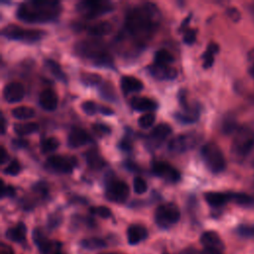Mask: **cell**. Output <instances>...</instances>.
Segmentation results:
<instances>
[{
    "instance_id": "4316f807",
    "label": "cell",
    "mask_w": 254,
    "mask_h": 254,
    "mask_svg": "<svg viewBox=\"0 0 254 254\" xmlns=\"http://www.w3.org/2000/svg\"><path fill=\"white\" fill-rule=\"evenodd\" d=\"M13 129L17 135L25 136V135L37 132L39 130V125L36 122L16 123L13 125Z\"/></svg>"
},
{
    "instance_id": "4fadbf2b",
    "label": "cell",
    "mask_w": 254,
    "mask_h": 254,
    "mask_svg": "<svg viewBox=\"0 0 254 254\" xmlns=\"http://www.w3.org/2000/svg\"><path fill=\"white\" fill-rule=\"evenodd\" d=\"M172 133L171 126L167 123H160L156 127L152 129L151 133L148 136L147 144L150 148H157L159 147L167 137Z\"/></svg>"
},
{
    "instance_id": "db71d44e",
    "label": "cell",
    "mask_w": 254,
    "mask_h": 254,
    "mask_svg": "<svg viewBox=\"0 0 254 254\" xmlns=\"http://www.w3.org/2000/svg\"><path fill=\"white\" fill-rule=\"evenodd\" d=\"M249 72H250V74H251V75H252V77L254 78V64H253V65H252V67L250 68Z\"/></svg>"
},
{
    "instance_id": "30bf717a",
    "label": "cell",
    "mask_w": 254,
    "mask_h": 254,
    "mask_svg": "<svg viewBox=\"0 0 254 254\" xmlns=\"http://www.w3.org/2000/svg\"><path fill=\"white\" fill-rule=\"evenodd\" d=\"M129 196V187L125 182L110 178L107 181L106 197L114 202H124Z\"/></svg>"
},
{
    "instance_id": "11a10c76",
    "label": "cell",
    "mask_w": 254,
    "mask_h": 254,
    "mask_svg": "<svg viewBox=\"0 0 254 254\" xmlns=\"http://www.w3.org/2000/svg\"><path fill=\"white\" fill-rule=\"evenodd\" d=\"M106 254H116V253H106Z\"/></svg>"
},
{
    "instance_id": "74e56055",
    "label": "cell",
    "mask_w": 254,
    "mask_h": 254,
    "mask_svg": "<svg viewBox=\"0 0 254 254\" xmlns=\"http://www.w3.org/2000/svg\"><path fill=\"white\" fill-rule=\"evenodd\" d=\"M155 114L152 112H147L145 114H143L142 116L139 117L138 119V124L141 127V128L147 129L150 128V127L153 126L154 122H155Z\"/></svg>"
},
{
    "instance_id": "681fc988",
    "label": "cell",
    "mask_w": 254,
    "mask_h": 254,
    "mask_svg": "<svg viewBox=\"0 0 254 254\" xmlns=\"http://www.w3.org/2000/svg\"><path fill=\"white\" fill-rule=\"evenodd\" d=\"M227 15H228V17L232 18V20L235 21V22H236L240 19V14H239L238 10L235 7H232V8L227 10Z\"/></svg>"
},
{
    "instance_id": "f1b7e54d",
    "label": "cell",
    "mask_w": 254,
    "mask_h": 254,
    "mask_svg": "<svg viewBox=\"0 0 254 254\" xmlns=\"http://www.w3.org/2000/svg\"><path fill=\"white\" fill-rule=\"evenodd\" d=\"M218 45L215 42H212L209 44L207 51L202 54V60H204V68L209 69L213 66L215 62V55L218 52Z\"/></svg>"
},
{
    "instance_id": "c3c4849f",
    "label": "cell",
    "mask_w": 254,
    "mask_h": 254,
    "mask_svg": "<svg viewBox=\"0 0 254 254\" xmlns=\"http://www.w3.org/2000/svg\"><path fill=\"white\" fill-rule=\"evenodd\" d=\"M119 147L124 151H129L132 149V141L130 140L129 137H125L120 141Z\"/></svg>"
},
{
    "instance_id": "ac0fdd59",
    "label": "cell",
    "mask_w": 254,
    "mask_h": 254,
    "mask_svg": "<svg viewBox=\"0 0 254 254\" xmlns=\"http://www.w3.org/2000/svg\"><path fill=\"white\" fill-rule=\"evenodd\" d=\"M200 242L206 249L217 251L220 253L224 247L219 236L215 232H206L200 236Z\"/></svg>"
},
{
    "instance_id": "f35d334b",
    "label": "cell",
    "mask_w": 254,
    "mask_h": 254,
    "mask_svg": "<svg viewBox=\"0 0 254 254\" xmlns=\"http://www.w3.org/2000/svg\"><path fill=\"white\" fill-rule=\"evenodd\" d=\"M20 172H21V164L17 159H13L3 169V174L9 175V176H17Z\"/></svg>"
},
{
    "instance_id": "5b68a950",
    "label": "cell",
    "mask_w": 254,
    "mask_h": 254,
    "mask_svg": "<svg viewBox=\"0 0 254 254\" xmlns=\"http://www.w3.org/2000/svg\"><path fill=\"white\" fill-rule=\"evenodd\" d=\"M200 154L202 160H204L206 166L211 172L218 174L225 169L226 167L225 158L223 156L222 151L216 143L214 142L206 143L201 147Z\"/></svg>"
},
{
    "instance_id": "ffe728a7",
    "label": "cell",
    "mask_w": 254,
    "mask_h": 254,
    "mask_svg": "<svg viewBox=\"0 0 254 254\" xmlns=\"http://www.w3.org/2000/svg\"><path fill=\"white\" fill-rule=\"evenodd\" d=\"M205 200L208 204L214 208H218L226 202L233 200V193H219V192H209L205 194Z\"/></svg>"
},
{
    "instance_id": "5bb4252c",
    "label": "cell",
    "mask_w": 254,
    "mask_h": 254,
    "mask_svg": "<svg viewBox=\"0 0 254 254\" xmlns=\"http://www.w3.org/2000/svg\"><path fill=\"white\" fill-rule=\"evenodd\" d=\"M25 94L24 86L19 82H10L3 89V98L8 104H16Z\"/></svg>"
},
{
    "instance_id": "e575fe53",
    "label": "cell",
    "mask_w": 254,
    "mask_h": 254,
    "mask_svg": "<svg viewBox=\"0 0 254 254\" xmlns=\"http://www.w3.org/2000/svg\"><path fill=\"white\" fill-rule=\"evenodd\" d=\"M101 77L96 73H83L81 74V81L86 86H97L101 82Z\"/></svg>"
},
{
    "instance_id": "603a6c76",
    "label": "cell",
    "mask_w": 254,
    "mask_h": 254,
    "mask_svg": "<svg viewBox=\"0 0 254 254\" xmlns=\"http://www.w3.org/2000/svg\"><path fill=\"white\" fill-rule=\"evenodd\" d=\"M147 236L148 233L146 228L139 224H133L127 230V240L131 245L138 244L140 241L144 240Z\"/></svg>"
},
{
    "instance_id": "7402d4cb",
    "label": "cell",
    "mask_w": 254,
    "mask_h": 254,
    "mask_svg": "<svg viewBox=\"0 0 254 254\" xmlns=\"http://www.w3.org/2000/svg\"><path fill=\"white\" fill-rule=\"evenodd\" d=\"M33 239L36 245L38 246L39 250L43 254H48L49 252L52 251L55 248V244L53 242H51L43 233L41 228H36L33 233Z\"/></svg>"
},
{
    "instance_id": "7a4b0ae2",
    "label": "cell",
    "mask_w": 254,
    "mask_h": 254,
    "mask_svg": "<svg viewBox=\"0 0 254 254\" xmlns=\"http://www.w3.org/2000/svg\"><path fill=\"white\" fill-rule=\"evenodd\" d=\"M62 12V5L59 1H33L23 2L19 5L16 16L25 23H48L56 20Z\"/></svg>"
},
{
    "instance_id": "484cf974",
    "label": "cell",
    "mask_w": 254,
    "mask_h": 254,
    "mask_svg": "<svg viewBox=\"0 0 254 254\" xmlns=\"http://www.w3.org/2000/svg\"><path fill=\"white\" fill-rule=\"evenodd\" d=\"M81 109H83V111L89 115H93L97 112L105 114V115H111L113 114V110L108 107H100L97 106L94 101L91 100H87L84 101L81 106Z\"/></svg>"
},
{
    "instance_id": "7bdbcfd3",
    "label": "cell",
    "mask_w": 254,
    "mask_h": 254,
    "mask_svg": "<svg viewBox=\"0 0 254 254\" xmlns=\"http://www.w3.org/2000/svg\"><path fill=\"white\" fill-rule=\"evenodd\" d=\"M237 234L243 237H253L254 236V226L240 225L237 228Z\"/></svg>"
},
{
    "instance_id": "d6986e66",
    "label": "cell",
    "mask_w": 254,
    "mask_h": 254,
    "mask_svg": "<svg viewBox=\"0 0 254 254\" xmlns=\"http://www.w3.org/2000/svg\"><path fill=\"white\" fill-rule=\"evenodd\" d=\"M120 88L125 95H128L133 92L141 91L144 85L139 79L132 77V75H124L120 81Z\"/></svg>"
},
{
    "instance_id": "d6a6232c",
    "label": "cell",
    "mask_w": 254,
    "mask_h": 254,
    "mask_svg": "<svg viewBox=\"0 0 254 254\" xmlns=\"http://www.w3.org/2000/svg\"><path fill=\"white\" fill-rule=\"evenodd\" d=\"M174 61H175L174 56L169 52L168 50L165 49L157 51L154 57V63L159 65L170 66V64H172Z\"/></svg>"
},
{
    "instance_id": "4dcf8cb0",
    "label": "cell",
    "mask_w": 254,
    "mask_h": 254,
    "mask_svg": "<svg viewBox=\"0 0 254 254\" xmlns=\"http://www.w3.org/2000/svg\"><path fill=\"white\" fill-rule=\"evenodd\" d=\"M11 113L14 118L19 120H26L35 116L34 109L29 107H24V106L15 108L14 109H12Z\"/></svg>"
},
{
    "instance_id": "44dd1931",
    "label": "cell",
    "mask_w": 254,
    "mask_h": 254,
    "mask_svg": "<svg viewBox=\"0 0 254 254\" xmlns=\"http://www.w3.org/2000/svg\"><path fill=\"white\" fill-rule=\"evenodd\" d=\"M130 106L137 111H152L158 107L156 101L145 96H133L130 100Z\"/></svg>"
},
{
    "instance_id": "816d5d0a",
    "label": "cell",
    "mask_w": 254,
    "mask_h": 254,
    "mask_svg": "<svg viewBox=\"0 0 254 254\" xmlns=\"http://www.w3.org/2000/svg\"><path fill=\"white\" fill-rule=\"evenodd\" d=\"M8 158H9V155L7 153L6 149L4 148V146H1V153H0V159L1 160H0V163L3 165L6 161H8Z\"/></svg>"
},
{
    "instance_id": "3957f363",
    "label": "cell",
    "mask_w": 254,
    "mask_h": 254,
    "mask_svg": "<svg viewBox=\"0 0 254 254\" xmlns=\"http://www.w3.org/2000/svg\"><path fill=\"white\" fill-rule=\"evenodd\" d=\"M78 54L94 66L111 68L113 58L103 43L98 41H83L75 47Z\"/></svg>"
},
{
    "instance_id": "cb8c5ba5",
    "label": "cell",
    "mask_w": 254,
    "mask_h": 254,
    "mask_svg": "<svg viewBox=\"0 0 254 254\" xmlns=\"http://www.w3.org/2000/svg\"><path fill=\"white\" fill-rule=\"evenodd\" d=\"M88 34L92 37H103L112 31V24L109 21H99L91 25L87 29Z\"/></svg>"
},
{
    "instance_id": "8992f818",
    "label": "cell",
    "mask_w": 254,
    "mask_h": 254,
    "mask_svg": "<svg viewBox=\"0 0 254 254\" xmlns=\"http://www.w3.org/2000/svg\"><path fill=\"white\" fill-rule=\"evenodd\" d=\"M1 34L3 37L10 40L34 43L41 40L45 36V31L36 29H25L17 26V25L9 24L1 30Z\"/></svg>"
},
{
    "instance_id": "52a82bcc",
    "label": "cell",
    "mask_w": 254,
    "mask_h": 254,
    "mask_svg": "<svg viewBox=\"0 0 254 254\" xmlns=\"http://www.w3.org/2000/svg\"><path fill=\"white\" fill-rule=\"evenodd\" d=\"M181 213L179 208L172 202L159 206L155 211V220L161 227H169L179 221Z\"/></svg>"
},
{
    "instance_id": "d590c367",
    "label": "cell",
    "mask_w": 254,
    "mask_h": 254,
    "mask_svg": "<svg viewBox=\"0 0 254 254\" xmlns=\"http://www.w3.org/2000/svg\"><path fill=\"white\" fill-rule=\"evenodd\" d=\"M82 245L85 248L93 250V249H99V248H104L107 243L105 240L97 238V237H92V238H88V239H84L82 241Z\"/></svg>"
},
{
    "instance_id": "60d3db41",
    "label": "cell",
    "mask_w": 254,
    "mask_h": 254,
    "mask_svg": "<svg viewBox=\"0 0 254 254\" xmlns=\"http://www.w3.org/2000/svg\"><path fill=\"white\" fill-rule=\"evenodd\" d=\"M147 183L146 181L141 177H136L135 179L133 180V189L134 192L138 195H142L144 193H146L147 191Z\"/></svg>"
},
{
    "instance_id": "f546056e",
    "label": "cell",
    "mask_w": 254,
    "mask_h": 254,
    "mask_svg": "<svg viewBox=\"0 0 254 254\" xmlns=\"http://www.w3.org/2000/svg\"><path fill=\"white\" fill-rule=\"evenodd\" d=\"M45 67L57 80L61 82H67V75L65 74L61 66L57 62L53 60H45Z\"/></svg>"
},
{
    "instance_id": "9c48e42d",
    "label": "cell",
    "mask_w": 254,
    "mask_h": 254,
    "mask_svg": "<svg viewBox=\"0 0 254 254\" xmlns=\"http://www.w3.org/2000/svg\"><path fill=\"white\" fill-rule=\"evenodd\" d=\"M200 140L198 133H184L172 138L168 144V149L172 153H183L193 149Z\"/></svg>"
},
{
    "instance_id": "83f0119b",
    "label": "cell",
    "mask_w": 254,
    "mask_h": 254,
    "mask_svg": "<svg viewBox=\"0 0 254 254\" xmlns=\"http://www.w3.org/2000/svg\"><path fill=\"white\" fill-rule=\"evenodd\" d=\"M86 159H87L88 165L93 170H99L106 165L105 159L101 157L98 154V152L95 150L89 151L86 155Z\"/></svg>"
},
{
    "instance_id": "d4e9b609",
    "label": "cell",
    "mask_w": 254,
    "mask_h": 254,
    "mask_svg": "<svg viewBox=\"0 0 254 254\" xmlns=\"http://www.w3.org/2000/svg\"><path fill=\"white\" fill-rule=\"evenodd\" d=\"M27 228L23 222H19L15 226H12L6 231L5 236L7 239L13 242H21L26 237Z\"/></svg>"
},
{
    "instance_id": "7dc6e473",
    "label": "cell",
    "mask_w": 254,
    "mask_h": 254,
    "mask_svg": "<svg viewBox=\"0 0 254 254\" xmlns=\"http://www.w3.org/2000/svg\"><path fill=\"white\" fill-rule=\"evenodd\" d=\"M15 189L11 186H4L2 184V189H1V199H4L6 197L11 198L15 196Z\"/></svg>"
},
{
    "instance_id": "277c9868",
    "label": "cell",
    "mask_w": 254,
    "mask_h": 254,
    "mask_svg": "<svg viewBox=\"0 0 254 254\" xmlns=\"http://www.w3.org/2000/svg\"><path fill=\"white\" fill-rule=\"evenodd\" d=\"M254 147V132L248 127H240L232 144V154L236 160H244Z\"/></svg>"
},
{
    "instance_id": "f5cc1de1",
    "label": "cell",
    "mask_w": 254,
    "mask_h": 254,
    "mask_svg": "<svg viewBox=\"0 0 254 254\" xmlns=\"http://www.w3.org/2000/svg\"><path fill=\"white\" fill-rule=\"evenodd\" d=\"M5 131H6V119H5V117L2 115V116H1V134L4 135Z\"/></svg>"
},
{
    "instance_id": "2e32d148",
    "label": "cell",
    "mask_w": 254,
    "mask_h": 254,
    "mask_svg": "<svg viewBox=\"0 0 254 254\" xmlns=\"http://www.w3.org/2000/svg\"><path fill=\"white\" fill-rule=\"evenodd\" d=\"M91 140V135L85 129L80 128V127H74L68 136V145L71 148H79L86 145Z\"/></svg>"
},
{
    "instance_id": "ba28073f",
    "label": "cell",
    "mask_w": 254,
    "mask_h": 254,
    "mask_svg": "<svg viewBox=\"0 0 254 254\" xmlns=\"http://www.w3.org/2000/svg\"><path fill=\"white\" fill-rule=\"evenodd\" d=\"M112 9V3L107 1H82L77 4V10L88 19H94Z\"/></svg>"
},
{
    "instance_id": "ab89813d",
    "label": "cell",
    "mask_w": 254,
    "mask_h": 254,
    "mask_svg": "<svg viewBox=\"0 0 254 254\" xmlns=\"http://www.w3.org/2000/svg\"><path fill=\"white\" fill-rule=\"evenodd\" d=\"M233 200L240 206H248L253 202V199L251 197L240 193H233Z\"/></svg>"
},
{
    "instance_id": "9a60e30c",
    "label": "cell",
    "mask_w": 254,
    "mask_h": 254,
    "mask_svg": "<svg viewBox=\"0 0 254 254\" xmlns=\"http://www.w3.org/2000/svg\"><path fill=\"white\" fill-rule=\"evenodd\" d=\"M148 70L152 77L157 80H174L178 77L177 69L171 66L159 65L154 63L148 68Z\"/></svg>"
},
{
    "instance_id": "f6af8a7d",
    "label": "cell",
    "mask_w": 254,
    "mask_h": 254,
    "mask_svg": "<svg viewBox=\"0 0 254 254\" xmlns=\"http://www.w3.org/2000/svg\"><path fill=\"white\" fill-rule=\"evenodd\" d=\"M197 39V31L195 29H188L184 32V42L188 45H192L196 42Z\"/></svg>"
},
{
    "instance_id": "ee69618b",
    "label": "cell",
    "mask_w": 254,
    "mask_h": 254,
    "mask_svg": "<svg viewBox=\"0 0 254 254\" xmlns=\"http://www.w3.org/2000/svg\"><path fill=\"white\" fill-rule=\"evenodd\" d=\"M236 126V123L233 118H225L222 124V130L225 134H230L235 131Z\"/></svg>"
},
{
    "instance_id": "8d00e7d4",
    "label": "cell",
    "mask_w": 254,
    "mask_h": 254,
    "mask_svg": "<svg viewBox=\"0 0 254 254\" xmlns=\"http://www.w3.org/2000/svg\"><path fill=\"white\" fill-rule=\"evenodd\" d=\"M99 90H100L101 96L105 97L106 99H108L109 101L116 100V93L114 91V89H113L112 85H110L109 83L103 84V85L100 86Z\"/></svg>"
},
{
    "instance_id": "f907efd6",
    "label": "cell",
    "mask_w": 254,
    "mask_h": 254,
    "mask_svg": "<svg viewBox=\"0 0 254 254\" xmlns=\"http://www.w3.org/2000/svg\"><path fill=\"white\" fill-rule=\"evenodd\" d=\"M12 146L17 149L25 148L28 146V141L24 140V139H14V140H12Z\"/></svg>"
},
{
    "instance_id": "6da1fadb",
    "label": "cell",
    "mask_w": 254,
    "mask_h": 254,
    "mask_svg": "<svg viewBox=\"0 0 254 254\" xmlns=\"http://www.w3.org/2000/svg\"><path fill=\"white\" fill-rule=\"evenodd\" d=\"M161 14L158 7L153 3H142L136 5L125 16L124 28L127 35L141 46L153 38L160 26Z\"/></svg>"
},
{
    "instance_id": "1f68e13d",
    "label": "cell",
    "mask_w": 254,
    "mask_h": 254,
    "mask_svg": "<svg viewBox=\"0 0 254 254\" xmlns=\"http://www.w3.org/2000/svg\"><path fill=\"white\" fill-rule=\"evenodd\" d=\"M175 116H176V118L178 120L181 121V122H184V123H194V122H196L199 119L200 112L196 109L189 108L184 112L177 113Z\"/></svg>"
},
{
    "instance_id": "7c38bea8",
    "label": "cell",
    "mask_w": 254,
    "mask_h": 254,
    "mask_svg": "<svg viewBox=\"0 0 254 254\" xmlns=\"http://www.w3.org/2000/svg\"><path fill=\"white\" fill-rule=\"evenodd\" d=\"M152 172L156 176L163 178L164 180L172 183H176L181 179V174L176 168L170 164L162 161H157L152 164Z\"/></svg>"
},
{
    "instance_id": "e0dca14e",
    "label": "cell",
    "mask_w": 254,
    "mask_h": 254,
    "mask_svg": "<svg viewBox=\"0 0 254 254\" xmlns=\"http://www.w3.org/2000/svg\"><path fill=\"white\" fill-rule=\"evenodd\" d=\"M39 104L47 111H54L58 107V95L52 89H45L40 92Z\"/></svg>"
},
{
    "instance_id": "bcb514c9",
    "label": "cell",
    "mask_w": 254,
    "mask_h": 254,
    "mask_svg": "<svg viewBox=\"0 0 254 254\" xmlns=\"http://www.w3.org/2000/svg\"><path fill=\"white\" fill-rule=\"evenodd\" d=\"M92 127H93V130L96 133H98L99 135H106V134L110 133V131H111L109 126L104 125V124H93Z\"/></svg>"
},
{
    "instance_id": "b9f144b4",
    "label": "cell",
    "mask_w": 254,
    "mask_h": 254,
    "mask_svg": "<svg viewBox=\"0 0 254 254\" xmlns=\"http://www.w3.org/2000/svg\"><path fill=\"white\" fill-rule=\"evenodd\" d=\"M91 213L92 215L98 216L103 218H108L111 216V211L108 207L99 206V207H93L91 209Z\"/></svg>"
},
{
    "instance_id": "836d02e7",
    "label": "cell",
    "mask_w": 254,
    "mask_h": 254,
    "mask_svg": "<svg viewBox=\"0 0 254 254\" xmlns=\"http://www.w3.org/2000/svg\"><path fill=\"white\" fill-rule=\"evenodd\" d=\"M59 146H60V142L55 137H48L41 142V150L45 154L57 150Z\"/></svg>"
},
{
    "instance_id": "8fae6325",
    "label": "cell",
    "mask_w": 254,
    "mask_h": 254,
    "mask_svg": "<svg viewBox=\"0 0 254 254\" xmlns=\"http://www.w3.org/2000/svg\"><path fill=\"white\" fill-rule=\"evenodd\" d=\"M77 166V160L74 157L63 156V155H53L50 156L46 161V167L57 173L69 174L73 171Z\"/></svg>"
}]
</instances>
